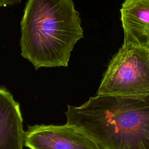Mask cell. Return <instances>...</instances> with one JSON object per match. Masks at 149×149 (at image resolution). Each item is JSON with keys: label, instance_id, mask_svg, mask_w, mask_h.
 Wrapping results in <instances>:
<instances>
[{"label": "cell", "instance_id": "obj_1", "mask_svg": "<svg viewBox=\"0 0 149 149\" xmlns=\"http://www.w3.org/2000/svg\"><path fill=\"white\" fill-rule=\"evenodd\" d=\"M65 115L100 149H149V95H96Z\"/></svg>", "mask_w": 149, "mask_h": 149}, {"label": "cell", "instance_id": "obj_2", "mask_svg": "<svg viewBox=\"0 0 149 149\" xmlns=\"http://www.w3.org/2000/svg\"><path fill=\"white\" fill-rule=\"evenodd\" d=\"M21 55L36 69L68 65L83 37L73 0H28L21 23Z\"/></svg>", "mask_w": 149, "mask_h": 149}, {"label": "cell", "instance_id": "obj_3", "mask_svg": "<svg viewBox=\"0 0 149 149\" xmlns=\"http://www.w3.org/2000/svg\"><path fill=\"white\" fill-rule=\"evenodd\" d=\"M97 95H149V50L123 44L110 61Z\"/></svg>", "mask_w": 149, "mask_h": 149}, {"label": "cell", "instance_id": "obj_4", "mask_svg": "<svg viewBox=\"0 0 149 149\" xmlns=\"http://www.w3.org/2000/svg\"><path fill=\"white\" fill-rule=\"evenodd\" d=\"M24 144L30 149H100L80 129L67 123L29 126Z\"/></svg>", "mask_w": 149, "mask_h": 149}, {"label": "cell", "instance_id": "obj_5", "mask_svg": "<svg viewBox=\"0 0 149 149\" xmlns=\"http://www.w3.org/2000/svg\"><path fill=\"white\" fill-rule=\"evenodd\" d=\"M120 13L123 45L149 50V0H125Z\"/></svg>", "mask_w": 149, "mask_h": 149}, {"label": "cell", "instance_id": "obj_6", "mask_svg": "<svg viewBox=\"0 0 149 149\" xmlns=\"http://www.w3.org/2000/svg\"><path fill=\"white\" fill-rule=\"evenodd\" d=\"M24 133L19 104L0 87V149H22Z\"/></svg>", "mask_w": 149, "mask_h": 149}, {"label": "cell", "instance_id": "obj_7", "mask_svg": "<svg viewBox=\"0 0 149 149\" xmlns=\"http://www.w3.org/2000/svg\"><path fill=\"white\" fill-rule=\"evenodd\" d=\"M22 0H0V8L19 3Z\"/></svg>", "mask_w": 149, "mask_h": 149}]
</instances>
